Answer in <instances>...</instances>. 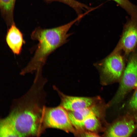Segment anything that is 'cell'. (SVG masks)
<instances>
[{"mask_svg": "<svg viewBox=\"0 0 137 137\" xmlns=\"http://www.w3.org/2000/svg\"><path fill=\"white\" fill-rule=\"evenodd\" d=\"M0 137H18L13 126L6 118L1 119Z\"/></svg>", "mask_w": 137, "mask_h": 137, "instance_id": "obj_12", "label": "cell"}, {"mask_svg": "<svg viewBox=\"0 0 137 137\" xmlns=\"http://www.w3.org/2000/svg\"><path fill=\"white\" fill-rule=\"evenodd\" d=\"M104 109L99 110L88 115L83 122L84 130L97 133L102 130L101 120L104 117Z\"/></svg>", "mask_w": 137, "mask_h": 137, "instance_id": "obj_10", "label": "cell"}, {"mask_svg": "<svg viewBox=\"0 0 137 137\" xmlns=\"http://www.w3.org/2000/svg\"><path fill=\"white\" fill-rule=\"evenodd\" d=\"M94 65L99 71L101 82L104 85L119 80L122 77L124 71L123 58L117 53L111 54Z\"/></svg>", "mask_w": 137, "mask_h": 137, "instance_id": "obj_3", "label": "cell"}, {"mask_svg": "<svg viewBox=\"0 0 137 137\" xmlns=\"http://www.w3.org/2000/svg\"><path fill=\"white\" fill-rule=\"evenodd\" d=\"M57 92L61 99L60 105L67 111H74L93 106L101 100L99 97H80L66 95L57 88H54Z\"/></svg>", "mask_w": 137, "mask_h": 137, "instance_id": "obj_6", "label": "cell"}, {"mask_svg": "<svg viewBox=\"0 0 137 137\" xmlns=\"http://www.w3.org/2000/svg\"><path fill=\"white\" fill-rule=\"evenodd\" d=\"M16 0H0L1 15L8 28L15 23L14 11Z\"/></svg>", "mask_w": 137, "mask_h": 137, "instance_id": "obj_11", "label": "cell"}, {"mask_svg": "<svg viewBox=\"0 0 137 137\" xmlns=\"http://www.w3.org/2000/svg\"><path fill=\"white\" fill-rule=\"evenodd\" d=\"M80 19L77 17L68 23L57 27L49 29L40 27L36 28L30 35L31 38L38 43L34 55L27 65L21 71L24 75L35 72L42 74L43 67L52 53L66 43L70 34L67 32L72 25Z\"/></svg>", "mask_w": 137, "mask_h": 137, "instance_id": "obj_2", "label": "cell"}, {"mask_svg": "<svg viewBox=\"0 0 137 137\" xmlns=\"http://www.w3.org/2000/svg\"><path fill=\"white\" fill-rule=\"evenodd\" d=\"M43 123L45 129L52 128L60 129L75 135V129L70 119L68 112L60 105L55 107L44 108Z\"/></svg>", "mask_w": 137, "mask_h": 137, "instance_id": "obj_4", "label": "cell"}, {"mask_svg": "<svg viewBox=\"0 0 137 137\" xmlns=\"http://www.w3.org/2000/svg\"><path fill=\"white\" fill-rule=\"evenodd\" d=\"M46 82L34 80L28 91L13 101L6 117L18 137L38 136L45 130L43 116L46 95L44 87Z\"/></svg>", "mask_w": 137, "mask_h": 137, "instance_id": "obj_1", "label": "cell"}, {"mask_svg": "<svg viewBox=\"0 0 137 137\" xmlns=\"http://www.w3.org/2000/svg\"><path fill=\"white\" fill-rule=\"evenodd\" d=\"M46 2L50 3L58 1L65 3L72 7L75 10L78 9L81 5L80 3L75 0H44Z\"/></svg>", "mask_w": 137, "mask_h": 137, "instance_id": "obj_13", "label": "cell"}, {"mask_svg": "<svg viewBox=\"0 0 137 137\" xmlns=\"http://www.w3.org/2000/svg\"><path fill=\"white\" fill-rule=\"evenodd\" d=\"M134 119L125 117L115 121L106 129L104 135L106 137H129L135 129Z\"/></svg>", "mask_w": 137, "mask_h": 137, "instance_id": "obj_8", "label": "cell"}, {"mask_svg": "<svg viewBox=\"0 0 137 137\" xmlns=\"http://www.w3.org/2000/svg\"><path fill=\"white\" fill-rule=\"evenodd\" d=\"M135 88H137V82H136V83L135 85Z\"/></svg>", "mask_w": 137, "mask_h": 137, "instance_id": "obj_15", "label": "cell"}, {"mask_svg": "<svg viewBox=\"0 0 137 137\" xmlns=\"http://www.w3.org/2000/svg\"><path fill=\"white\" fill-rule=\"evenodd\" d=\"M124 70L119 87L109 103V106L119 102L130 90L135 88L137 82V54L131 57Z\"/></svg>", "mask_w": 137, "mask_h": 137, "instance_id": "obj_5", "label": "cell"}, {"mask_svg": "<svg viewBox=\"0 0 137 137\" xmlns=\"http://www.w3.org/2000/svg\"><path fill=\"white\" fill-rule=\"evenodd\" d=\"M6 41L8 46L14 54L18 55L21 53L25 41L22 33L15 23L8 28Z\"/></svg>", "mask_w": 137, "mask_h": 137, "instance_id": "obj_9", "label": "cell"}, {"mask_svg": "<svg viewBox=\"0 0 137 137\" xmlns=\"http://www.w3.org/2000/svg\"><path fill=\"white\" fill-rule=\"evenodd\" d=\"M137 44V20L130 18L124 25L118 45L112 54L123 50L126 54L132 51Z\"/></svg>", "mask_w": 137, "mask_h": 137, "instance_id": "obj_7", "label": "cell"}, {"mask_svg": "<svg viewBox=\"0 0 137 137\" xmlns=\"http://www.w3.org/2000/svg\"><path fill=\"white\" fill-rule=\"evenodd\" d=\"M129 106L130 108L137 114V88L130 101Z\"/></svg>", "mask_w": 137, "mask_h": 137, "instance_id": "obj_14", "label": "cell"}]
</instances>
